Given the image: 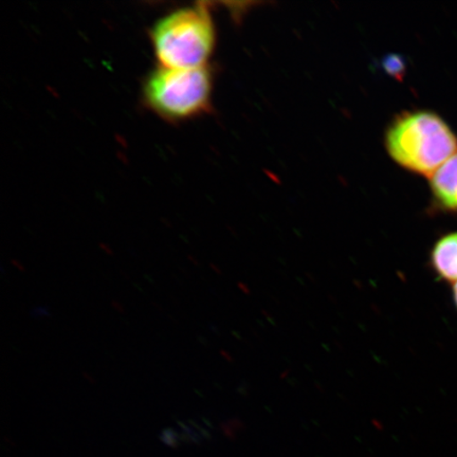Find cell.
I'll return each mask as SVG.
<instances>
[{
  "label": "cell",
  "instance_id": "obj_11",
  "mask_svg": "<svg viewBox=\"0 0 457 457\" xmlns=\"http://www.w3.org/2000/svg\"><path fill=\"white\" fill-rule=\"evenodd\" d=\"M84 377L85 378H87L90 382H95V380H93V378H91V377H89L87 374H84Z\"/></svg>",
  "mask_w": 457,
  "mask_h": 457
},
{
  "label": "cell",
  "instance_id": "obj_5",
  "mask_svg": "<svg viewBox=\"0 0 457 457\" xmlns=\"http://www.w3.org/2000/svg\"><path fill=\"white\" fill-rule=\"evenodd\" d=\"M431 264L439 278L457 282V232L447 234L434 245Z\"/></svg>",
  "mask_w": 457,
  "mask_h": 457
},
{
  "label": "cell",
  "instance_id": "obj_4",
  "mask_svg": "<svg viewBox=\"0 0 457 457\" xmlns=\"http://www.w3.org/2000/svg\"><path fill=\"white\" fill-rule=\"evenodd\" d=\"M431 191L439 209L457 213V154L431 177Z\"/></svg>",
  "mask_w": 457,
  "mask_h": 457
},
{
  "label": "cell",
  "instance_id": "obj_10",
  "mask_svg": "<svg viewBox=\"0 0 457 457\" xmlns=\"http://www.w3.org/2000/svg\"><path fill=\"white\" fill-rule=\"evenodd\" d=\"M453 295H454V300H455L456 306H457V282H455V284H454Z\"/></svg>",
  "mask_w": 457,
  "mask_h": 457
},
{
  "label": "cell",
  "instance_id": "obj_1",
  "mask_svg": "<svg viewBox=\"0 0 457 457\" xmlns=\"http://www.w3.org/2000/svg\"><path fill=\"white\" fill-rule=\"evenodd\" d=\"M386 147L400 167L432 177L457 154V137L436 112H404L388 128Z\"/></svg>",
  "mask_w": 457,
  "mask_h": 457
},
{
  "label": "cell",
  "instance_id": "obj_2",
  "mask_svg": "<svg viewBox=\"0 0 457 457\" xmlns=\"http://www.w3.org/2000/svg\"><path fill=\"white\" fill-rule=\"evenodd\" d=\"M159 66L192 70L208 66L216 29L207 4L177 8L160 17L148 31Z\"/></svg>",
  "mask_w": 457,
  "mask_h": 457
},
{
  "label": "cell",
  "instance_id": "obj_6",
  "mask_svg": "<svg viewBox=\"0 0 457 457\" xmlns=\"http://www.w3.org/2000/svg\"><path fill=\"white\" fill-rule=\"evenodd\" d=\"M160 439L169 447L177 448L179 445L180 434L173 428H164L162 434H160Z\"/></svg>",
  "mask_w": 457,
  "mask_h": 457
},
{
  "label": "cell",
  "instance_id": "obj_8",
  "mask_svg": "<svg viewBox=\"0 0 457 457\" xmlns=\"http://www.w3.org/2000/svg\"><path fill=\"white\" fill-rule=\"evenodd\" d=\"M112 307L114 308V310H116L119 312H121V313L124 312L122 305L120 304V303H118L116 301H112Z\"/></svg>",
  "mask_w": 457,
  "mask_h": 457
},
{
  "label": "cell",
  "instance_id": "obj_9",
  "mask_svg": "<svg viewBox=\"0 0 457 457\" xmlns=\"http://www.w3.org/2000/svg\"><path fill=\"white\" fill-rule=\"evenodd\" d=\"M12 264H13L15 267L19 268V270H20L21 271H24V270H25V268H24V267H22V266L20 264V262L12 261Z\"/></svg>",
  "mask_w": 457,
  "mask_h": 457
},
{
  "label": "cell",
  "instance_id": "obj_7",
  "mask_svg": "<svg viewBox=\"0 0 457 457\" xmlns=\"http://www.w3.org/2000/svg\"><path fill=\"white\" fill-rule=\"evenodd\" d=\"M32 312H33L32 314H33L34 317H37V316H41V317L50 316L49 311L47 310V308H45V307L37 308V310H34Z\"/></svg>",
  "mask_w": 457,
  "mask_h": 457
},
{
  "label": "cell",
  "instance_id": "obj_3",
  "mask_svg": "<svg viewBox=\"0 0 457 457\" xmlns=\"http://www.w3.org/2000/svg\"><path fill=\"white\" fill-rule=\"evenodd\" d=\"M213 73L209 66L180 70L157 66L141 86L146 110L170 123H184L211 110Z\"/></svg>",
  "mask_w": 457,
  "mask_h": 457
}]
</instances>
